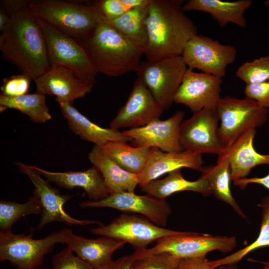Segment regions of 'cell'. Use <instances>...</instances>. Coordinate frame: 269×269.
<instances>
[{
	"label": "cell",
	"instance_id": "1",
	"mask_svg": "<svg viewBox=\"0 0 269 269\" xmlns=\"http://www.w3.org/2000/svg\"><path fill=\"white\" fill-rule=\"evenodd\" d=\"M11 20L1 32L3 56L34 81L51 67L42 30L28 4L7 13Z\"/></svg>",
	"mask_w": 269,
	"mask_h": 269
},
{
	"label": "cell",
	"instance_id": "2",
	"mask_svg": "<svg viewBox=\"0 0 269 269\" xmlns=\"http://www.w3.org/2000/svg\"><path fill=\"white\" fill-rule=\"evenodd\" d=\"M183 0H150L146 20L147 61L181 56L188 41L198 34L193 21L185 13Z\"/></svg>",
	"mask_w": 269,
	"mask_h": 269
},
{
	"label": "cell",
	"instance_id": "3",
	"mask_svg": "<svg viewBox=\"0 0 269 269\" xmlns=\"http://www.w3.org/2000/svg\"><path fill=\"white\" fill-rule=\"evenodd\" d=\"M97 73L118 77L137 71L144 54L141 48L102 18L81 42Z\"/></svg>",
	"mask_w": 269,
	"mask_h": 269
},
{
	"label": "cell",
	"instance_id": "4",
	"mask_svg": "<svg viewBox=\"0 0 269 269\" xmlns=\"http://www.w3.org/2000/svg\"><path fill=\"white\" fill-rule=\"evenodd\" d=\"M36 16L79 42L94 29L102 15L95 2L83 4L59 0H29Z\"/></svg>",
	"mask_w": 269,
	"mask_h": 269
},
{
	"label": "cell",
	"instance_id": "5",
	"mask_svg": "<svg viewBox=\"0 0 269 269\" xmlns=\"http://www.w3.org/2000/svg\"><path fill=\"white\" fill-rule=\"evenodd\" d=\"M28 235L14 234L11 231L0 232V261H8L14 269H36L43 263L44 256L51 252L56 244L66 243L72 232L64 228L53 232L40 239Z\"/></svg>",
	"mask_w": 269,
	"mask_h": 269
},
{
	"label": "cell",
	"instance_id": "6",
	"mask_svg": "<svg viewBox=\"0 0 269 269\" xmlns=\"http://www.w3.org/2000/svg\"><path fill=\"white\" fill-rule=\"evenodd\" d=\"M156 242L151 248L136 249L132 254L134 259L163 253L180 259L204 257L214 251L229 253L237 246L236 239L233 236H213L185 231L162 238Z\"/></svg>",
	"mask_w": 269,
	"mask_h": 269
},
{
	"label": "cell",
	"instance_id": "7",
	"mask_svg": "<svg viewBox=\"0 0 269 269\" xmlns=\"http://www.w3.org/2000/svg\"><path fill=\"white\" fill-rule=\"evenodd\" d=\"M220 120L219 135L227 149L245 132L263 126L268 118L269 109L245 97L225 96L216 105Z\"/></svg>",
	"mask_w": 269,
	"mask_h": 269
},
{
	"label": "cell",
	"instance_id": "8",
	"mask_svg": "<svg viewBox=\"0 0 269 269\" xmlns=\"http://www.w3.org/2000/svg\"><path fill=\"white\" fill-rule=\"evenodd\" d=\"M36 17L45 37L50 65L66 67L81 79L94 85L98 73L81 44Z\"/></svg>",
	"mask_w": 269,
	"mask_h": 269
},
{
	"label": "cell",
	"instance_id": "9",
	"mask_svg": "<svg viewBox=\"0 0 269 269\" xmlns=\"http://www.w3.org/2000/svg\"><path fill=\"white\" fill-rule=\"evenodd\" d=\"M187 69L182 56H178L141 62L136 73L165 111L174 102Z\"/></svg>",
	"mask_w": 269,
	"mask_h": 269
},
{
	"label": "cell",
	"instance_id": "10",
	"mask_svg": "<svg viewBox=\"0 0 269 269\" xmlns=\"http://www.w3.org/2000/svg\"><path fill=\"white\" fill-rule=\"evenodd\" d=\"M216 107L204 108L182 123L180 141L183 150L218 155L225 152L219 135L220 120Z\"/></svg>",
	"mask_w": 269,
	"mask_h": 269
},
{
	"label": "cell",
	"instance_id": "11",
	"mask_svg": "<svg viewBox=\"0 0 269 269\" xmlns=\"http://www.w3.org/2000/svg\"><path fill=\"white\" fill-rule=\"evenodd\" d=\"M237 53L231 45L197 34L188 41L181 56L188 68L223 78L228 66L235 62Z\"/></svg>",
	"mask_w": 269,
	"mask_h": 269
},
{
	"label": "cell",
	"instance_id": "12",
	"mask_svg": "<svg viewBox=\"0 0 269 269\" xmlns=\"http://www.w3.org/2000/svg\"><path fill=\"white\" fill-rule=\"evenodd\" d=\"M91 232L129 243L136 250L146 248L154 241L182 231L159 226L144 217L123 214L106 225L92 229Z\"/></svg>",
	"mask_w": 269,
	"mask_h": 269
},
{
	"label": "cell",
	"instance_id": "13",
	"mask_svg": "<svg viewBox=\"0 0 269 269\" xmlns=\"http://www.w3.org/2000/svg\"><path fill=\"white\" fill-rule=\"evenodd\" d=\"M15 164L19 170L26 174L34 186L33 194L36 195L41 204V213L38 224L34 230H41L44 227L53 222L57 221L67 225L87 226L104 224L100 222L74 218L68 214L63 209L64 204L71 198L69 194H61L57 189L52 187L48 180L43 179L41 175L32 166L25 165L17 161Z\"/></svg>",
	"mask_w": 269,
	"mask_h": 269
},
{
	"label": "cell",
	"instance_id": "14",
	"mask_svg": "<svg viewBox=\"0 0 269 269\" xmlns=\"http://www.w3.org/2000/svg\"><path fill=\"white\" fill-rule=\"evenodd\" d=\"M81 208H112L122 211L142 215L153 223L165 227L171 209L165 199L149 195H139L134 192L122 191L110 194L107 198L98 201H85L79 203Z\"/></svg>",
	"mask_w": 269,
	"mask_h": 269
},
{
	"label": "cell",
	"instance_id": "15",
	"mask_svg": "<svg viewBox=\"0 0 269 269\" xmlns=\"http://www.w3.org/2000/svg\"><path fill=\"white\" fill-rule=\"evenodd\" d=\"M163 111L143 81L137 77L126 103L110 123V128L119 130L141 127L159 119Z\"/></svg>",
	"mask_w": 269,
	"mask_h": 269
},
{
	"label": "cell",
	"instance_id": "16",
	"mask_svg": "<svg viewBox=\"0 0 269 269\" xmlns=\"http://www.w3.org/2000/svg\"><path fill=\"white\" fill-rule=\"evenodd\" d=\"M184 113L177 111L165 120L154 121L141 127L123 131L131 138L134 146L156 147L163 151L179 152L183 150L180 144V133Z\"/></svg>",
	"mask_w": 269,
	"mask_h": 269
},
{
	"label": "cell",
	"instance_id": "17",
	"mask_svg": "<svg viewBox=\"0 0 269 269\" xmlns=\"http://www.w3.org/2000/svg\"><path fill=\"white\" fill-rule=\"evenodd\" d=\"M222 78L187 69L174 102L188 107L193 113L216 107L220 99Z\"/></svg>",
	"mask_w": 269,
	"mask_h": 269
},
{
	"label": "cell",
	"instance_id": "18",
	"mask_svg": "<svg viewBox=\"0 0 269 269\" xmlns=\"http://www.w3.org/2000/svg\"><path fill=\"white\" fill-rule=\"evenodd\" d=\"M34 82L36 93L54 95L57 102L71 105L90 93L94 85L81 79L69 69L59 66H51Z\"/></svg>",
	"mask_w": 269,
	"mask_h": 269
},
{
	"label": "cell",
	"instance_id": "19",
	"mask_svg": "<svg viewBox=\"0 0 269 269\" xmlns=\"http://www.w3.org/2000/svg\"><path fill=\"white\" fill-rule=\"evenodd\" d=\"M204 161L202 154L182 151L164 152L156 147H151L144 167L138 174L139 185L157 179L160 176L181 168H189L200 171Z\"/></svg>",
	"mask_w": 269,
	"mask_h": 269
},
{
	"label": "cell",
	"instance_id": "20",
	"mask_svg": "<svg viewBox=\"0 0 269 269\" xmlns=\"http://www.w3.org/2000/svg\"><path fill=\"white\" fill-rule=\"evenodd\" d=\"M33 168L47 180L61 188L71 190L83 188L89 199L98 201L107 198L110 194L100 171L94 166L84 171L52 172L35 165Z\"/></svg>",
	"mask_w": 269,
	"mask_h": 269
},
{
	"label": "cell",
	"instance_id": "21",
	"mask_svg": "<svg viewBox=\"0 0 269 269\" xmlns=\"http://www.w3.org/2000/svg\"><path fill=\"white\" fill-rule=\"evenodd\" d=\"M256 134V129L248 130L223 152L228 159L233 181L246 178L258 165L269 164V154L260 153L254 147Z\"/></svg>",
	"mask_w": 269,
	"mask_h": 269
},
{
	"label": "cell",
	"instance_id": "22",
	"mask_svg": "<svg viewBox=\"0 0 269 269\" xmlns=\"http://www.w3.org/2000/svg\"><path fill=\"white\" fill-rule=\"evenodd\" d=\"M57 103L70 129L82 139L93 142L100 147L112 141H132L131 138L119 130L103 128L92 122L72 105L62 102Z\"/></svg>",
	"mask_w": 269,
	"mask_h": 269
},
{
	"label": "cell",
	"instance_id": "23",
	"mask_svg": "<svg viewBox=\"0 0 269 269\" xmlns=\"http://www.w3.org/2000/svg\"><path fill=\"white\" fill-rule=\"evenodd\" d=\"M65 244L77 257L88 263L93 269H97L112 261L113 254L126 243L105 236L87 239L72 232Z\"/></svg>",
	"mask_w": 269,
	"mask_h": 269
},
{
	"label": "cell",
	"instance_id": "24",
	"mask_svg": "<svg viewBox=\"0 0 269 269\" xmlns=\"http://www.w3.org/2000/svg\"><path fill=\"white\" fill-rule=\"evenodd\" d=\"M251 0L224 1L221 0H189L183 5L184 11L208 13L221 27L232 23L240 27L247 26L246 11L252 5Z\"/></svg>",
	"mask_w": 269,
	"mask_h": 269
},
{
	"label": "cell",
	"instance_id": "25",
	"mask_svg": "<svg viewBox=\"0 0 269 269\" xmlns=\"http://www.w3.org/2000/svg\"><path fill=\"white\" fill-rule=\"evenodd\" d=\"M89 159L101 173L110 194L134 192L139 184L138 175L127 171L113 160L101 147L94 145Z\"/></svg>",
	"mask_w": 269,
	"mask_h": 269
},
{
	"label": "cell",
	"instance_id": "26",
	"mask_svg": "<svg viewBox=\"0 0 269 269\" xmlns=\"http://www.w3.org/2000/svg\"><path fill=\"white\" fill-rule=\"evenodd\" d=\"M141 191L155 198L165 199L181 191H192L204 196L211 194L207 180L200 176L195 181L185 179L180 169L169 172L164 178L155 179L140 186Z\"/></svg>",
	"mask_w": 269,
	"mask_h": 269
},
{
	"label": "cell",
	"instance_id": "27",
	"mask_svg": "<svg viewBox=\"0 0 269 269\" xmlns=\"http://www.w3.org/2000/svg\"><path fill=\"white\" fill-rule=\"evenodd\" d=\"M218 156L216 165L203 166L200 171L201 176L207 180L211 194L229 205L240 216L246 218L231 192L230 181L232 178L228 159L224 153Z\"/></svg>",
	"mask_w": 269,
	"mask_h": 269
},
{
	"label": "cell",
	"instance_id": "28",
	"mask_svg": "<svg viewBox=\"0 0 269 269\" xmlns=\"http://www.w3.org/2000/svg\"><path fill=\"white\" fill-rule=\"evenodd\" d=\"M149 2L130 10L115 19L102 18L144 51L147 44L146 20Z\"/></svg>",
	"mask_w": 269,
	"mask_h": 269
},
{
	"label": "cell",
	"instance_id": "29",
	"mask_svg": "<svg viewBox=\"0 0 269 269\" xmlns=\"http://www.w3.org/2000/svg\"><path fill=\"white\" fill-rule=\"evenodd\" d=\"M101 148L125 170L138 175L144 167L151 147L132 146L127 142L116 141Z\"/></svg>",
	"mask_w": 269,
	"mask_h": 269
},
{
	"label": "cell",
	"instance_id": "30",
	"mask_svg": "<svg viewBox=\"0 0 269 269\" xmlns=\"http://www.w3.org/2000/svg\"><path fill=\"white\" fill-rule=\"evenodd\" d=\"M9 109H16L27 115L32 122L36 123H44L51 119L46 104L45 95L38 93L16 97L0 94V113Z\"/></svg>",
	"mask_w": 269,
	"mask_h": 269
},
{
	"label": "cell",
	"instance_id": "31",
	"mask_svg": "<svg viewBox=\"0 0 269 269\" xmlns=\"http://www.w3.org/2000/svg\"><path fill=\"white\" fill-rule=\"evenodd\" d=\"M41 213L40 201L34 194L24 203L0 200V232H10L12 225L22 217Z\"/></svg>",
	"mask_w": 269,
	"mask_h": 269
},
{
	"label": "cell",
	"instance_id": "32",
	"mask_svg": "<svg viewBox=\"0 0 269 269\" xmlns=\"http://www.w3.org/2000/svg\"><path fill=\"white\" fill-rule=\"evenodd\" d=\"M262 209V220L258 237L252 244L227 256L215 261L218 268L229 264H237L244 257L258 249L269 246V195L264 197L259 204Z\"/></svg>",
	"mask_w": 269,
	"mask_h": 269
},
{
	"label": "cell",
	"instance_id": "33",
	"mask_svg": "<svg viewBox=\"0 0 269 269\" xmlns=\"http://www.w3.org/2000/svg\"><path fill=\"white\" fill-rule=\"evenodd\" d=\"M237 78L246 85L269 81V56L261 57L243 63L236 72Z\"/></svg>",
	"mask_w": 269,
	"mask_h": 269
},
{
	"label": "cell",
	"instance_id": "34",
	"mask_svg": "<svg viewBox=\"0 0 269 269\" xmlns=\"http://www.w3.org/2000/svg\"><path fill=\"white\" fill-rule=\"evenodd\" d=\"M150 0H101L95 2L102 17L113 19L134 8L148 4Z\"/></svg>",
	"mask_w": 269,
	"mask_h": 269
},
{
	"label": "cell",
	"instance_id": "35",
	"mask_svg": "<svg viewBox=\"0 0 269 269\" xmlns=\"http://www.w3.org/2000/svg\"><path fill=\"white\" fill-rule=\"evenodd\" d=\"M180 259L167 253L146 256L134 259L130 269H175Z\"/></svg>",
	"mask_w": 269,
	"mask_h": 269
},
{
	"label": "cell",
	"instance_id": "36",
	"mask_svg": "<svg viewBox=\"0 0 269 269\" xmlns=\"http://www.w3.org/2000/svg\"><path fill=\"white\" fill-rule=\"evenodd\" d=\"M31 80L28 76L23 73L5 78L0 87V94L9 97L26 95L29 91Z\"/></svg>",
	"mask_w": 269,
	"mask_h": 269
},
{
	"label": "cell",
	"instance_id": "37",
	"mask_svg": "<svg viewBox=\"0 0 269 269\" xmlns=\"http://www.w3.org/2000/svg\"><path fill=\"white\" fill-rule=\"evenodd\" d=\"M67 247L52 258V269H93L87 262L73 255Z\"/></svg>",
	"mask_w": 269,
	"mask_h": 269
},
{
	"label": "cell",
	"instance_id": "38",
	"mask_svg": "<svg viewBox=\"0 0 269 269\" xmlns=\"http://www.w3.org/2000/svg\"><path fill=\"white\" fill-rule=\"evenodd\" d=\"M244 94L246 98L256 101L265 108L269 109V81L246 85Z\"/></svg>",
	"mask_w": 269,
	"mask_h": 269
},
{
	"label": "cell",
	"instance_id": "39",
	"mask_svg": "<svg viewBox=\"0 0 269 269\" xmlns=\"http://www.w3.org/2000/svg\"><path fill=\"white\" fill-rule=\"evenodd\" d=\"M215 261H210L206 257L181 259L175 269H215Z\"/></svg>",
	"mask_w": 269,
	"mask_h": 269
},
{
	"label": "cell",
	"instance_id": "40",
	"mask_svg": "<svg viewBox=\"0 0 269 269\" xmlns=\"http://www.w3.org/2000/svg\"><path fill=\"white\" fill-rule=\"evenodd\" d=\"M134 260L132 255H126L112 260L97 269H130Z\"/></svg>",
	"mask_w": 269,
	"mask_h": 269
},
{
	"label": "cell",
	"instance_id": "41",
	"mask_svg": "<svg viewBox=\"0 0 269 269\" xmlns=\"http://www.w3.org/2000/svg\"><path fill=\"white\" fill-rule=\"evenodd\" d=\"M234 184L239 186L244 189L248 185L250 184H260L269 190V173L262 177L244 178L233 181Z\"/></svg>",
	"mask_w": 269,
	"mask_h": 269
},
{
	"label": "cell",
	"instance_id": "42",
	"mask_svg": "<svg viewBox=\"0 0 269 269\" xmlns=\"http://www.w3.org/2000/svg\"><path fill=\"white\" fill-rule=\"evenodd\" d=\"M11 18L2 7L0 10V31L2 32L8 25Z\"/></svg>",
	"mask_w": 269,
	"mask_h": 269
},
{
	"label": "cell",
	"instance_id": "43",
	"mask_svg": "<svg viewBox=\"0 0 269 269\" xmlns=\"http://www.w3.org/2000/svg\"><path fill=\"white\" fill-rule=\"evenodd\" d=\"M218 269H238L237 264H229L221 265Z\"/></svg>",
	"mask_w": 269,
	"mask_h": 269
},
{
	"label": "cell",
	"instance_id": "44",
	"mask_svg": "<svg viewBox=\"0 0 269 269\" xmlns=\"http://www.w3.org/2000/svg\"><path fill=\"white\" fill-rule=\"evenodd\" d=\"M250 261H253L254 262H258L262 264L263 265V267L260 269H269V261L267 262H264V261H256L252 259H250Z\"/></svg>",
	"mask_w": 269,
	"mask_h": 269
}]
</instances>
